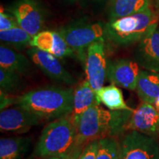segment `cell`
Here are the masks:
<instances>
[{
	"label": "cell",
	"instance_id": "cell-1",
	"mask_svg": "<svg viewBox=\"0 0 159 159\" xmlns=\"http://www.w3.org/2000/svg\"><path fill=\"white\" fill-rule=\"evenodd\" d=\"M132 111L105 110L95 102L77 121L75 144H85L93 140L116 137L126 131Z\"/></svg>",
	"mask_w": 159,
	"mask_h": 159
},
{
	"label": "cell",
	"instance_id": "cell-2",
	"mask_svg": "<svg viewBox=\"0 0 159 159\" xmlns=\"http://www.w3.org/2000/svg\"><path fill=\"white\" fill-rule=\"evenodd\" d=\"M74 91L57 85L40 87L17 97L15 104L43 119H57L72 113Z\"/></svg>",
	"mask_w": 159,
	"mask_h": 159
},
{
	"label": "cell",
	"instance_id": "cell-3",
	"mask_svg": "<svg viewBox=\"0 0 159 159\" xmlns=\"http://www.w3.org/2000/svg\"><path fill=\"white\" fill-rule=\"evenodd\" d=\"M158 14L149 7L135 14L110 20L105 25L106 37L117 46L134 44L158 29Z\"/></svg>",
	"mask_w": 159,
	"mask_h": 159
},
{
	"label": "cell",
	"instance_id": "cell-4",
	"mask_svg": "<svg viewBox=\"0 0 159 159\" xmlns=\"http://www.w3.org/2000/svg\"><path fill=\"white\" fill-rule=\"evenodd\" d=\"M77 126L71 115L61 117L43 129L33 156L36 158H63L74 148Z\"/></svg>",
	"mask_w": 159,
	"mask_h": 159
},
{
	"label": "cell",
	"instance_id": "cell-5",
	"mask_svg": "<svg viewBox=\"0 0 159 159\" xmlns=\"http://www.w3.org/2000/svg\"><path fill=\"white\" fill-rule=\"evenodd\" d=\"M58 32L75 52L83 51L97 41H104L105 26L98 22H77L61 27Z\"/></svg>",
	"mask_w": 159,
	"mask_h": 159
},
{
	"label": "cell",
	"instance_id": "cell-6",
	"mask_svg": "<svg viewBox=\"0 0 159 159\" xmlns=\"http://www.w3.org/2000/svg\"><path fill=\"white\" fill-rule=\"evenodd\" d=\"M121 159H159V144L153 136L130 131L120 142Z\"/></svg>",
	"mask_w": 159,
	"mask_h": 159
},
{
	"label": "cell",
	"instance_id": "cell-7",
	"mask_svg": "<svg viewBox=\"0 0 159 159\" xmlns=\"http://www.w3.org/2000/svg\"><path fill=\"white\" fill-rule=\"evenodd\" d=\"M85 60L86 80L95 91H98L103 86L108 72L104 41H97L89 46Z\"/></svg>",
	"mask_w": 159,
	"mask_h": 159
},
{
	"label": "cell",
	"instance_id": "cell-8",
	"mask_svg": "<svg viewBox=\"0 0 159 159\" xmlns=\"http://www.w3.org/2000/svg\"><path fill=\"white\" fill-rule=\"evenodd\" d=\"M11 11L19 27L32 37L42 31L44 17L42 10L35 0H19Z\"/></svg>",
	"mask_w": 159,
	"mask_h": 159
},
{
	"label": "cell",
	"instance_id": "cell-9",
	"mask_svg": "<svg viewBox=\"0 0 159 159\" xmlns=\"http://www.w3.org/2000/svg\"><path fill=\"white\" fill-rule=\"evenodd\" d=\"M27 55L33 63L52 80L70 85L77 83L75 77L63 67L59 58L55 55L35 47L28 49Z\"/></svg>",
	"mask_w": 159,
	"mask_h": 159
},
{
	"label": "cell",
	"instance_id": "cell-10",
	"mask_svg": "<svg viewBox=\"0 0 159 159\" xmlns=\"http://www.w3.org/2000/svg\"><path fill=\"white\" fill-rule=\"evenodd\" d=\"M43 120L41 117L18 105L0 113V130L2 132L24 134Z\"/></svg>",
	"mask_w": 159,
	"mask_h": 159
},
{
	"label": "cell",
	"instance_id": "cell-11",
	"mask_svg": "<svg viewBox=\"0 0 159 159\" xmlns=\"http://www.w3.org/2000/svg\"><path fill=\"white\" fill-rule=\"evenodd\" d=\"M141 71L140 66L136 61L117 59L108 63L107 78L112 84L134 91L136 89Z\"/></svg>",
	"mask_w": 159,
	"mask_h": 159
},
{
	"label": "cell",
	"instance_id": "cell-12",
	"mask_svg": "<svg viewBox=\"0 0 159 159\" xmlns=\"http://www.w3.org/2000/svg\"><path fill=\"white\" fill-rule=\"evenodd\" d=\"M125 130L157 136L159 134V111L154 105L143 102L133 111Z\"/></svg>",
	"mask_w": 159,
	"mask_h": 159
},
{
	"label": "cell",
	"instance_id": "cell-13",
	"mask_svg": "<svg viewBox=\"0 0 159 159\" xmlns=\"http://www.w3.org/2000/svg\"><path fill=\"white\" fill-rule=\"evenodd\" d=\"M30 46L55 55L59 59L73 56L75 51L58 31L43 30L33 37Z\"/></svg>",
	"mask_w": 159,
	"mask_h": 159
},
{
	"label": "cell",
	"instance_id": "cell-14",
	"mask_svg": "<svg viewBox=\"0 0 159 159\" xmlns=\"http://www.w3.org/2000/svg\"><path fill=\"white\" fill-rule=\"evenodd\" d=\"M135 59L145 70L159 72V30L157 29L139 41Z\"/></svg>",
	"mask_w": 159,
	"mask_h": 159
},
{
	"label": "cell",
	"instance_id": "cell-15",
	"mask_svg": "<svg viewBox=\"0 0 159 159\" xmlns=\"http://www.w3.org/2000/svg\"><path fill=\"white\" fill-rule=\"evenodd\" d=\"M95 102H97L95 91L87 80H83L77 85L74 91L73 97V111L71 116L75 125L80 117Z\"/></svg>",
	"mask_w": 159,
	"mask_h": 159
},
{
	"label": "cell",
	"instance_id": "cell-16",
	"mask_svg": "<svg viewBox=\"0 0 159 159\" xmlns=\"http://www.w3.org/2000/svg\"><path fill=\"white\" fill-rule=\"evenodd\" d=\"M0 68L27 75L30 72L31 63L25 55L14 49L1 45L0 47Z\"/></svg>",
	"mask_w": 159,
	"mask_h": 159
},
{
	"label": "cell",
	"instance_id": "cell-17",
	"mask_svg": "<svg viewBox=\"0 0 159 159\" xmlns=\"http://www.w3.org/2000/svg\"><path fill=\"white\" fill-rule=\"evenodd\" d=\"M136 90L143 102L153 105L159 97V72L141 71Z\"/></svg>",
	"mask_w": 159,
	"mask_h": 159
},
{
	"label": "cell",
	"instance_id": "cell-18",
	"mask_svg": "<svg viewBox=\"0 0 159 159\" xmlns=\"http://www.w3.org/2000/svg\"><path fill=\"white\" fill-rule=\"evenodd\" d=\"M95 95L97 102L99 104L102 103L109 110L134 111L125 102L122 90L112 83L107 86H102L95 91Z\"/></svg>",
	"mask_w": 159,
	"mask_h": 159
},
{
	"label": "cell",
	"instance_id": "cell-19",
	"mask_svg": "<svg viewBox=\"0 0 159 159\" xmlns=\"http://www.w3.org/2000/svg\"><path fill=\"white\" fill-rule=\"evenodd\" d=\"M150 0H111L110 20L127 16L149 8Z\"/></svg>",
	"mask_w": 159,
	"mask_h": 159
},
{
	"label": "cell",
	"instance_id": "cell-20",
	"mask_svg": "<svg viewBox=\"0 0 159 159\" xmlns=\"http://www.w3.org/2000/svg\"><path fill=\"white\" fill-rule=\"evenodd\" d=\"M30 139L12 137L0 139V159H21L29 148Z\"/></svg>",
	"mask_w": 159,
	"mask_h": 159
},
{
	"label": "cell",
	"instance_id": "cell-21",
	"mask_svg": "<svg viewBox=\"0 0 159 159\" xmlns=\"http://www.w3.org/2000/svg\"><path fill=\"white\" fill-rule=\"evenodd\" d=\"M32 39L33 37L19 26L7 30L0 31L2 42L13 46L16 48L21 49L30 45Z\"/></svg>",
	"mask_w": 159,
	"mask_h": 159
},
{
	"label": "cell",
	"instance_id": "cell-22",
	"mask_svg": "<svg viewBox=\"0 0 159 159\" xmlns=\"http://www.w3.org/2000/svg\"><path fill=\"white\" fill-rule=\"evenodd\" d=\"M96 159H121L120 143L115 137L99 139Z\"/></svg>",
	"mask_w": 159,
	"mask_h": 159
},
{
	"label": "cell",
	"instance_id": "cell-23",
	"mask_svg": "<svg viewBox=\"0 0 159 159\" xmlns=\"http://www.w3.org/2000/svg\"><path fill=\"white\" fill-rule=\"evenodd\" d=\"M21 85V75L7 69L0 68L1 91L11 94L19 91Z\"/></svg>",
	"mask_w": 159,
	"mask_h": 159
},
{
	"label": "cell",
	"instance_id": "cell-24",
	"mask_svg": "<svg viewBox=\"0 0 159 159\" xmlns=\"http://www.w3.org/2000/svg\"><path fill=\"white\" fill-rule=\"evenodd\" d=\"M99 148V140H93L85 144L79 159H96Z\"/></svg>",
	"mask_w": 159,
	"mask_h": 159
},
{
	"label": "cell",
	"instance_id": "cell-25",
	"mask_svg": "<svg viewBox=\"0 0 159 159\" xmlns=\"http://www.w3.org/2000/svg\"><path fill=\"white\" fill-rule=\"evenodd\" d=\"M16 27H19V24L16 18L5 13L2 7L0 12V31L7 30Z\"/></svg>",
	"mask_w": 159,
	"mask_h": 159
},
{
	"label": "cell",
	"instance_id": "cell-26",
	"mask_svg": "<svg viewBox=\"0 0 159 159\" xmlns=\"http://www.w3.org/2000/svg\"><path fill=\"white\" fill-rule=\"evenodd\" d=\"M0 107H1V111L4 110V109H6L8 108L9 106H11V105L14 104L16 103V98H13V97L10 96L9 94H7V93L4 92L2 91H0Z\"/></svg>",
	"mask_w": 159,
	"mask_h": 159
},
{
	"label": "cell",
	"instance_id": "cell-27",
	"mask_svg": "<svg viewBox=\"0 0 159 159\" xmlns=\"http://www.w3.org/2000/svg\"><path fill=\"white\" fill-rule=\"evenodd\" d=\"M85 145V144H75L74 148L71 149L68 153L63 157V159H79Z\"/></svg>",
	"mask_w": 159,
	"mask_h": 159
},
{
	"label": "cell",
	"instance_id": "cell-28",
	"mask_svg": "<svg viewBox=\"0 0 159 159\" xmlns=\"http://www.w3.org/2000/svg\"><path fill=\"white\" fill-rule=\"evenodd\" d=\"M153 105H154V106L156 108L157 110L159 111V97L156 99V100H155Z\"/></svg>",
	"mask_w": 159,
	"mask_h": 159
},
{
	"label": "cell",
	"instance_id": "cell-29",
	"mask_svg": "<svg viewBox=\"0 0 159 159\" xmlns=\"http://www.w3.org/2000/svg\"><path fill=\"white\" fill-rule=\"evenodd\" d=\"M39 159H63V158H59V157H48V158H40Z\"/></svg>",
	"mask_w": 159,
	"mask_h": 159
},
{
	"label": "cell",
	"instance_id": "cell-30",
	"mask_svg": "<svg viewBox=\"0 0 159 159\" xmlns=\"http://www.w3.org/2000/svg\"><path fill=\"white\" fill-rule=\"evenodd\" d=\"M155 2H156V8L158 9V11H159V0H155Z\"/></svg>",
	"mask_w": 159,
	"mask_h": 159
},
{
	"label": "cell",
	"instance_id": "cell-31",
	"mask_svg": "<svg viewBox=\"0 0 159 159\" xmlns=\"http://www.w3.org/2000/svg\"><path fill=\"white\" fill-rule=\"evenodd\" d=\"M72 1H75V0H72Z\"/></svg>",
	"mask_w": 159,
	"mask_h": 159
}]
</instances>
